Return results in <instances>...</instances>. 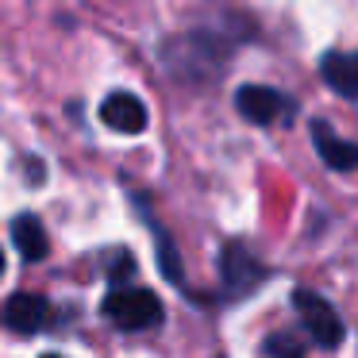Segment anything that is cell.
<instances>
[{"label":"cell","instance_id":"6da1fadb","mask_svg":"<svg viewBox=\"0 0 358 358\" xmlns=\"http://www.w3.org/2000/svg\"><path fill=\"white\" fill-rule=\"evenodd\" d=\"M101 312L120 327V331H150V327L162 324V301L158 293L143 285H116L108 296H104Z\"/></svg>","mask_w":358,"mask_h":358},{"label":"cell","instance_id":"7a4b0ae2","mask_svg":"<svg viewBox=\"0 0 358 358\" xmlns=\"http://www.w3.org/2000/svg\"><path fill=\"white\" fill-rule=\"evenodd\" d=\"M293 304H296V316H301L304 331H308L320 347L335 350L343 339H347V324H343V316L331 308V301H327V296L312 293V289H296Z\"/></svg>","mask_w":358,"mask_h":358},{"label":"cell","instance_id":"3957f363","mask_svg":"<svg viewBox=\"0 0 358 358\" xmlns=\"http://www.w3.org/2000/svg\"><path fill=\"white\" fill-rule=\"evenodd\" d=\"M235 108L247 124H258V127H270L278 120L293 116V101L273 85H243L235 93Z\"/></svg>","mask_w":358,"mask_h":358},{"label":"cell","instance_id":"277c9868","mask_svg":"<svg viewBox=\"0 0 358 358\" xmlns=\"http://www.w3.org/2000/svg\"><path fill=\"white\" fill-rule=\"evenodd\" d=\"M101 120L112 127V131H120V135H139V131H147V120L150 116H147V104H143L135 93L116 89V93L104 96Z\"/></svg>","mask_w":358,"mask_h":358},{"label":"cell","instance_id":"5b68a950","mask_svg":"<svg viewBox=\"0 0 358 358\" xmlns=\"http://www.w3.org/2000/svg\"><path fill=\"white\" fill-rule=\"evenodd\" d=\"M220 273H224V289H227L231 296H247L250 289L258 285V278H262L258 262L247 255V247H243V243H227V247H224Z\"/></svg>","mask_w":358,"mask_h":358},{"label":"cell","instance_id":"8992f818","mask_svg":"<svg viewBox=\"0 0 358 358\" xmlns=\"http://www.w3.org/2000/svg\"><path fill=\"white\" fill-rule=\"evenodd\" d=\"M320 78L347 101H358V50H327L320 58Z\"/></svg>","mask_w":358,"mask_h":358},{"label":"cell","instance_id":"52a82bcc","mask_svg":"<svg viewBox=\"0 0 358 358\" xmlns=\"http://www.w3.org/2000/svg\"><path fill=\"white\" fill-rule=\"evenodd\" d=\"M312 143H316L320 162H324L327 170H335V173L358 170V143L339 139V135H335L331 127L324 124V120H316V124H312Z\"/></svg>","mask_w":358,"mask_h":358},{"label":"cell","instance_id":"ba28073f","mask_svg":"<svg viewBox=\"0 0 358 358\" xmlns=\"http://www.w3.org/2000/svg\"><path fill=\"white\" fill-rule=\"evenodd\" d=\"M47 316H50V304L35 293H16L8 304H4V324L20 335H35L47 327Z\"/></svg>","mask_w":358,"mask_h":358},{"label":"cell","instance_id":"9c48e42d","mask_svg":"<svg viewBox=\"0 0 358 358\" xmlns=\"http://www.w3.org/2000/svg\"><path fill=\"white\" fill-rule=\"evenodd\" d=\"M12 243H16V250L24 255V262H43V258L50 255L47 227H43L39 216H31V212L12 220Z\"/></svg>","mask_w":358,"mask_h":358},{"label":"cell","instance_id":"30bf717a","mask_svg":"<svg viewBox=\"0 0 358 358\" xmlns=\"http://www.w3.org/2000/svg\"><path fill=\"white\" fill-rule=\"evenodd\" d=\"M150 235H155V250H158V270L166 273L170 285H181L185 281V270H181V258H178V247H173L170 235H162V227L150 220Z\"/></svg>","mask_w":358,"mask_h":358},{"label":"cell","instance_id":"8fae6325","mask_svg":"<svg viewBox=\"0 0 358 358\" xmlns=\"http://www.w3.org/2000/svg\"><path fill=\"white\" fill-rule=\"evenodd\" d=\"M266 355L270 358H304V347H301L296 335L273 331V335H266Z\"/></svg>","mask_w":358,"mask_h":358},{"label":"cell","instance_id":"7c38bea8","mask_svg":"<svg viewBox=\"0 0 358 358\" xmlns=\"http://www.w3.org/2000/svg\"><path fill=\"white\" fill-rule=\"evenodd\" d=\"M135 278V258L127 250H112V262H108V281L112 285H127Z\"/></svg>","mask_w":358,"mask_h":358},{"label":"cell","instance_id":"4fadbf2b","mask_svg":"<svg viewBox=\"0 0 358 358\" xmlns=\"http://www.w3.org/2000/svg\"><path fill=\"white\" fill-rule=\"evenodd\" d=\"M0 273H4V255H0Z\"/></svg>","mask_w":358,"mask_h":358},{"label":"cell","instance_id":"5bb4252c","mask_svg":"<svg viewBox=\"0 0 358 358\" xmlns=\"http://www.w3.org/2000/svg\"><path fill=\"white\" fill-rule=\"evenodd\" d=\"M47 358H58V355H47Z\"/></svg>","mask_w":358,"mask_h":358}]
</instances>
